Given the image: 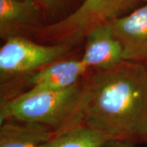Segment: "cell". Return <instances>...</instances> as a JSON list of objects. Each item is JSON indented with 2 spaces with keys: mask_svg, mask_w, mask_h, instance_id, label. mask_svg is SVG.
Returning <instances> with one entry per match:
<instances>
[{
  "mask_svg": "<svg viewBox=\"0 0 147 147\" xmlns=\"http://www.w3.org/2000/svg\"><path fill=\"white\" fill-rule=\"evenodd\" d=\"M77 124L92 127L112 142H146V65L123 61L96 71L83 86L79 108L65 128Z\"/></svg>",
  "mask_w": 147,
  "mask_h": 147,
  "instance_id": "obj_1",
  "label": "cell"
},
{
  "mask_svg": "<svg viewBox=\"0 0 147 147\" xmlns=\"http://www.w3.org/2000/svg\"><path fill=\"white\" fill-rule=\"evenodd\" d=\"M83 86L64 90L30 89L1 104L0 123L8 120L38 123L59 132L79 108Z\"/></svg>",
  "mask_w": 147,
  "mask_h": 147,
  "instance_id": "obj_2",
  "label": "cell"
},
{
  "mask_svg": "<svg viewBox=\"0 0 147 147\" xmlns=\"http://www.w3.org/2000/svg\"><path fill=\"white\" fill-rule=\"evenodd\" d=\"M147 0H84L79 7L61 21L41 29L46 39L55 44L75 43L95 27L107 24L140 7Z\"/></svg>",
  "mask_w": 147,
  "mask_h": 147,
  "instance_id": "obj_3",
  "label": "cell"
},
{
  "mask_svg": "<svg viewBox=\"0 0 147 147\" xmlns=\"http://www.w3.org/2000/svg\"><path fill=\"white\" fill-rule=\"evenodd\" d=\"M69 47L66 44L42 45L23 36L10 37L0 48L1 78L34 73L59 61L66 55Z\"/></svg>",
  "mask_w": 147,
  "mask_h": 147,
  "instance_id": "obj_4",
  "label": "cell"
},
{
  "mask_svg": "<svg viewBox=\"0 0 147 147\" xmlns=\"http://www.w3.org/2000/svg\"><path fill=\"white\" fill-rule=\"evenodd\" d=\"M107 24L120 43L124 61H146L147 2L131 13Z\"/></svg>",
  "mask_w": 147,
  "mask_h": 147,
  "instance_id": "obj_5",
  "label": "cell"
},
{
  "mask_svg": "<svg viewBox=\"0 0 147 147\" xmlns=\"http://www.w3.org/2000/svg\"><path fill=\"white\" fill-rule=\"evenodd\" d=\"M85 38V49L80 59L88 69L107 70L124 61L120 43L108 24L95 27Z\"/></svg>",
  "mask_w": 147,
  "mask_h": 147,
  "instance_id": "obj_6",
  "label": "cell"
},
{
  "mask_svg": "<svg viewBox=\"0 0 147 147\" xmlns=\"http://www.w3.org/2000/svg\"><path fill=\"white\" fill-rule=\"evenodd\" d=\"M88 70L81 59L57 61L32 73L28 82L30 89H67L79 84Z\"/></svg>",
  "mask_w": 147,
  "mask_h": 147,
  "instance_id": "obj_7",
  "label": "cell"
},
{
  "mask_svg": "<svg viewBox=\"0 0 147 147\" xmlns=\"http://www.w3.org/2000/svg\"><path fill=\"white\" fill-rule=\"evenodd\" d=\"M38 0H0V35L7 39L37 25L40 8Z\"/></svg>",
  "mask_w": 147,
  "mask_h": 147,
  "instance_id": "obj_8",
  "label": "cell"
},
{
  "mask_svg": "<svg viewBox=\"0 0 147 147\" xmlns=\"http://www.w3.org/2000/svg\"><path fill=\"white\" fill-rule=\"evenodd\" d=\"M57 135L49 127L8 120L1 123L0 147H47Z\"/></svg>",
  "mask_w": 147,
  "mask_h": 147,
  "instance_id": "obj_9",
  "label": "cell"
},
{
  "mask_svg": "<svg viewBox=\"0 0 147 147\" xmlns=\"http://www.w3.org/2000/svg\"><path fill=\"white\" fill-rule=\"evenodd\" d=\"M111 142L104 133L84 124H77L57 132L47 147H107Z\"/></svg>",
  "mask_w": 147,
  "mask_h": 147,
  "instance_id": "obj_10",
  "label": "cell"
},
{
  "mask_svg": "<svg viewBox=\"0 0 147 147\" xmlns=\"http://www.w3.org/2000/svg\"><path fill=\"white\" fill-rule=\"evenodd\" d=\"M38 3L48 10H56L62 7L66 0H38Z\"/></svg>",
  "mask_w": 147,
  "mask_h": 147,
  "instance_id": "obj_11",
  "label": "cell"
},
{
  "mask_svg": "<svg viewBox=\"0 0 147 147\" xmlns=\"http://www.w3.org/2000/svg\"><path fill=\"white\" fill-rule=\"evenodd\" d=\"M107 147H135L134 143L126 141H113L109 143Z\"/></svg>",
  "mask_w": 147,
  "mask_h": 147,
  "instance_id": "obj_12",
  "label": "cell"
},
{
  "mask_svg": "<svg viewBox=\"0 0 147 147\" xmlns=\"http://www.w3.org/2000/svg\"><path fill=\"white\" fill-rule=\"evenodd\" d=\"M146 143H147V140H146Z\"/></svg>",
  "mask_w": 147,
  "mask_h": 147,
  "instance_id": "obj_13",
  "label": "cell"
}]
</instances>
